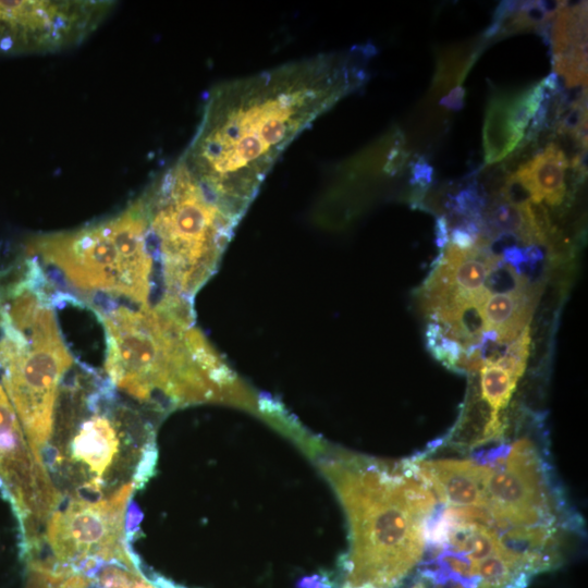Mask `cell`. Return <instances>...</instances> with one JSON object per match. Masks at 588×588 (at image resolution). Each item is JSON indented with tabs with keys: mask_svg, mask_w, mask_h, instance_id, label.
Masks as SVG:
<instances>
[{
	"mask_svg": "<svg viewBox=\"0 0 588 588\" xmlns=\"http://www.w3.org/2000/svg\"><path fill=\"white\" fill-rule=\"evenodd\" d=\"M375 54L368 42L216 85L181 158L240 220L290 143L366 83Z\"/></svg>",
	"mask_w": 588,
	"mask_h": 588,
	"instance_id": "6da1fadb",
	"label": "cell"
},
{
	"mask_svg": "<svg viewBox=\"0 0 588 588\" xmlns=\"http://www.w3.org/2000/svg\"><path fill=\"white\" fill-rule=\"evenodd\" d=\"M112 384L157 411L204 402L250 406L252 397L193 326L192 309L118 304L97 314Z\"/></svg>",
	"mask_w": 588,
	"mask_h": 588,
	"instance_id": "7a4b0ae2",
	"label": "cell"
},
{
	"mask_svg": "<svg viewBox=\"0 0 588 588\" xmlns=\"http://www.w3.org/2000/svg\"><path fill=\"white\" fill-rule=\"evenodd\" d=\"M320 467L345 510L343 588H394L421 559L436 498L412 469L339 452Z\"/></svg>",
	"mask_w": 588,
	"mask_h": 588,
	"instance_id": "3957f363",
	"label": "cell"
},
{
	"mask_svg": "<svg viewBox=\"0 0 588 588\" xmlns=\"http://www.w3.org/2000/svg\"><path fill=\"white\" fill-rule=\"evenodd\" d=\"M27 253L52 286L75 289L86 301L156 308L164 301L138 197L119 213L82 228L39 235Z\"/></svg>",
	"mask_w": 588,
	"mask_h": 588,
	"instance_id": "277c9868",
	"label": "cell"
},
{
	"mask_svg": "<svg viewBox=\"0 0 588 588\" xmlns=\"http://www.w3.org/2000/svg\"><path fill=\"white\" fill-rule=\"evenodd\" d=\"M139 198L164 296L192 303L213 273L240 220L181 157L156 175Z\"/></svg>",
	"mask_w": 588,
	"mask_h": 588,
	"instance_id": "5b68a950",
	"label": "cell"
},
{
	"mask_svg": "<svg viewBox=\"0 0 588 588\" xmlns=\"http://www.w3.org/2000/svg\"><path fill=\"white\" fill-rule=\"evenodd\" d=\"M49 298H42L15 328L26 344L5 367L2 384L15 409L35 460L53 432L58 388L73 365ZM45 466V465H44Z\"/></svg>",
	"mask_w": 588,
	"mask_h": 588,
	"instance_id": "8992f818",
	"label": "cell"
},
{
	"mask_svg": "<svg viewBox=\"0 0 588 588\" xmlns=\"http://www.w3.org/2000/svg\"><path fill=\"white\" fill-rule=\"evenodd\" d=\"M134 483L127 482L103 499L74 498L49 516L46 541L52 558L28 562L48 568L90 572L113 564L136 571L125 536V512Z\"/></svg>",
	"mask_w": 588,
	"mask_h": 588,
	"instance_id": "52a82bcc",
	"label": "cell"
},
{
	"mask_svg": "<svg viewBox=\"0 0 588 588\" xmlns=\"http://www.w3.org/2000/svg\"><path fill=\"white\" fill-rule=\"evenodd\" d=\"M111 1H0V54L50 53L81 44Z\"/></svg>",
	"mask_w": 588,
	"mask_h": 588,
	"instance_id": "ba28073f",
	"label": "cell"
},
{
	"mask_svg": "<svg viewBox=\"0 0 588 588\" xmlns=\"http://www.w3.org/2000/svg\"><path fill=\"white\" fill-rule=\"evenodd\" d=\"M489 465L483 482L485 509L495 529L550 525L549 490L538 452L526 438L517 440L506 457Z\"/></svg>",
	"mask_w": 588,
	"mask_h": 588,
	"instance_id": "9c48e42d",
	"label": "cell"
},
{
	"mask_svg": "<svg viewBox=\"0 0 588 588\" xmlns=\"http://www.w3.org/2000/svg\"><path fill=\"white\" fill-rule=\"evenodd\" d=\"M113 388L102 383L86 396L90 415L81 421L74 419V432L68 443L71 461L89 478L77 498L96 500L101 497L106 475L117 465L121 451L122 429L134 413L115 407Z\"/></svg>",
	"mask_w": 588,
	"mask_h": 588,
	"instance_id": "30bf717a",
	"label": "cell"
},
{
	"mask_svg": "<svg viewBox=\"0 0 588 588\" xmlns=\"http://www.w3.org/2000/svg\"><path fill=\"white\" fill-rule=\"evenodd\" d=\"M489 468L470 460H440L421 462L414 471L441 502L458 507H483V482Z\"/></svg>",
	"mask_w": 588,
	"mask_h": 588,
	"instance_id": "8fae6325",
	"label": "cell"
},
{
	"mask_svg": "<svg viewBox=\"0 0 588 588\" xmlns=\"http://www.w3.org/2000/svg\"><path fill=\"white\" fill-rule=\"evenodd\" d=\"M567 168L568 159L563 149L550 143L514 172L527 185L532 204L544 199L551 206H559L566 194Z\"/></svg>",
	"mask_w": 588,
	"mask_h": 588,
	"instance_id": "7c38bea8",
	"label": "cell"
},
{
	"mask_svg": "<svg viewBox=\"0 0 588 588\" xmlns=\"http://www.w3.org/2000/svg\"><path fill=\"white\" fill-rule=\"evenodd\" d=\"M534 295L528 284L519 289L487 294L479 314L483 330H494L499 342H510L524 329L530 318Z\"/></svg>",
	"mask_w": 588,
	"mask_h": 588,
	"instance_id": "4fadbf2b",
	"label": "cell"
},
{
	"mask_svg": "<svg viewBox=\"0 0 588 588\" xmlns=\"http://www.w3.org/2000/svg\"><path fill=\"white\" fill-rule=\"evenodd\" d=\"M517 381L494 363L483 362L480 368L481 394L494 415L507 405Z\"/></svg>",
	"mask_w": 588,
	"mask_h": 588,
	"instance_id": "5bb4252c",
	"label": "cell"
},
{
	"mask_svg": "<svg viewBox=\"0 0 588 588\" xmlns=\"http://www.w3.org/2000/svg\"><path fill=\"white\" fill-rule=\"evenodd\" d=\"M26 588H95L91 577L78 572L28 565Z\"/></svg>",
	"mask_w": 588,
	"mask_h": 588,
	"instance_id": "9a60e30c",
	"label": "cell"
},
{
	"mask_svg": "<svg viewBox=\"0 0 588 588\" xmlns=\"http://www.w3.org/2000/svg\"><path fill=\"white\" fill-rule=\"evenodd\" d=\"M426 346L429 353L446 368L458 370L464 355L463 346L453 336H446L439 323H428L426 329Z\"/></svg>",
	"mask_w": 588,
	"mask_h": 588,
	"instance_id": "2e32d148",
	"label": "cell"
},
{
	"mask_svg": "<svg viewBox=\"0 0 588 588\" xmlns=\"http://www.w3.org/2000/svg\"><path fill=\"white\" fill-rule=\"evenodd\" d=\"M446 207L461 219L481 221L487 207V198L477 181H471L449 198Z\"/></svg>",
	"mask_w": 588,
	"mask_h": 588,
	"instance_id": "e0dca14e",
	"label": "cell"
},
{
	"mask_svg": "<svg viewBox=\"0 0 588 588\" xmlns=\"http://www.w3.org/2000/svg\"><path fill=\"white\" fill-rule=\"evenodd\" d=\"M529 346L530 329L528 326H526L523 331H520V334L516 336L513 342L505 347L502 355L499 358L490 362L500 366L512 377L518 380L524 373L526 367L527 358L529 355Z\"/></svg>",
	"mask_w": 588,
	"mask_h": 588,
	"instance_id": "ac0fdd59",
	"label": "cell"
},
{
	"mask_svg": "<svg viewBox=\"0 0 588 588\" xmlns=\"http://www.w3.org/2000/svg\"><path fill=\"white\" fill-rule=\"evenodd\" d=\"M433 167L425 157L420 156L411 163L409 184L419 189L427 191L433 181Z\"/></svg>",
	"mask_w": 588,
	"mask_h": 588,
	"instance_id": "d6986e66",
	"label": "cell"
},
{
	"mask_svg": "<svg viewBox=\"0 0 588 588\" xmlns=\"http://www.w3.org/2000/svg\"><path fill=\"white\" fill-rule=\"evenodd\" d=\"M465 89L462 86L454 87L446 96L442 97L439 105L452 111L464 108Z\"/></svg>",
	"mask_w": 588,
	"mask_h": 588,
	"instance_id": "ffe728a7",
	"label": "cell"
},
{
	"mask_svg": "<svg viewBox=\"0 0 588 588\" xmlns=\"http://www.w3.org/2000/svg\"><path fill=\"white\" fill-rule=\"evenodd\" d=\"M449 224L445 216H439L434 223V242L439 248H443L449 243Z\"/></svg>",
	"mask_w": 588,
	"mask_h": 588,
	"instance_id": "44dd1931",
	"label": "cell"
}]
</instances>
